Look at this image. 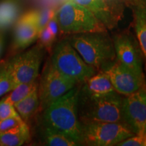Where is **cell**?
<instances>
[{"mask_svg":"<svg viewBox=\"0 0 146 146\" xmlns=\"http://www.w3.org/2000/svg\"><path fill=\"white\" fill-rule=\"evenodd\" d=\"M123 98L115 90L105 94H92L85 91L81 85L78 98L80 123H125L123 116Z\"/></svg>","mask_w":146,"mask_h":146,"instance_id":"1","label":"cell"},{"mask_svg":"<svg viewBox=\"0 0 146 146\" xmlns=\"http://www.w3.org/2000/svg\"><path fill=\"white\" fill-rule=\"evenodd\" d=\"M81 85L78 84L45 109L44 127L58 131L80 144L81 123L78 116V98Z\"/></svg>","mask_w":146,"mask_h":146,"instance_id":"2","label":"cell"},{"mask_svg":"<svg viewBox=\"0 0 146 146\" xmlns=\"http://www.w3.org/2000/svg\"><path fill=\"white\" fill-rule=\"evenodd\" d=\"M66 39L84 61L98 70H106L116 62L112 37L108 31L69 35Z\"/></svg>","mask_w":146,"mask_h":146,"instance_id":"3","label":"cell"},{"mask_svg":"<svg viewBox=\"0 0 146 146\" xmlns=\"http://www.w3.org/2000/svg\"><path fill=\"white\" fill-rule=\"evenodd\" d=\"M60 32L73 35L106 31L108 29L88 9L68 0L56 12Z\"/></svg>","mask_w":146,"mask_h":146,"instance_id":"4","label":"cell"},{"mask_svg":"<svg viewBox=\"0 0 146 146\" xmlns=\"http://www.w3.org/2000/svg\"><path fill=\"white\" fill-rule=\"evenodd\" d=\"M50 61L60 73L78 84H83L98 71L84 61L66 38L55 46Z\"/></svg>","mask_w":146,"mask_h":146,"instance_id":"5","label":"cell"},{"mask_svg":"<svg viewBox=\"0 0 146 146\" xmlns=\"http://www.w3.org/2000/svg\"><path fill=\"white\" fill-rule=\"evenodd\" d=\"M134 135L135 134L131 128L125 123H81L80 144L89 146L116 145Z\"/></svg>","mask_w":146,"mask_h":146,"instance_id":"6","label":"cell"},{"mask_svg":"<svg viewBox=\"0 0 146 146\" xmlns=\"http://www.w3.org/2000/svg\"><path fill=\"white\" fill-rule=\"evenodd\" d=\"M77 84L74 80L60 73L54 68L51 61H48L39 81V108L43 111Z\"/></svg>","mask_w":146,"mask_h":146,"instance_id":"7","label":"cell"},{"mask_svg":"<svg viewBox=\"0 0 146 146\" xmlns=\"http://www.w3.org/2000/svg\"><path fill=\"white\" fill-rule=\"evenodd\" d=\"M45 49L37 43L26 52L7 60L6 64L16 85L38 78Z\"/></svg>","mask_w":146,"mask_h":146,"instance_id":"8","label":"cell"},{"mask_svg":"<svg viewBox=\"0 0 146 146\" xmlns=\"http://www.w3.org/2000/svg\"><path fill=\"white\" fill-rule=\"evenodd\" d=\"M112 40L116 60L137 72L143 74V59L145 57L136 36L127 29L115 34Z\"/></svg>","mask_w":146,"mask_h":146,"instance_id":"9","label":"cell"},{"mask_svg":"<svg viewBox=\"0 0 146 146\" xmlns=\"http://www.w3.org/2000/svg\"><path fill=\"white\" fill-rule=\"evenodd\" d=\"M123 116L124 122L135 134L146 135L145 85L123 98Z\"/></svg>","mask_w":146,"mask_h":146,"instance_id":"10","label":"cell"},{"mask_svg":"<svg viewBox=\"0 0 146 146\" xmlns=\"http://www.w3.org/2000/svg\"><path fill=\"white\" fill-rule=\"evenodd\" d=\"M106 70L114 90L122 96L131 95L145 85L143 74L133 70L117 60Z\"/></svg>","mask_w":146,"mask_h":146,"instance_id":"11","label":"cell"},{"mask_svg":"<svg viewBox=\"0 0 146 146\" xmlns=\"http://www.w3.org/2000/svg\"><path fill=\"white\" fill-rule=\"evenodd\" d=\"M91 11L107 29H114L123 17L124 0H70Z\"/></svg>","mask_w":146,"mask_h":146,"instance_id":"12","label":"cell"},{"mask_svg":"<svg viewBox=\"0 0 146 146\" xmlns=\"http://www.w3.org/2000/svg\"><path fill=\"white\" fill-rule=\"evenodd\" d=\"M38 10H31L16 21L14 29L13 50H23L37 41Z\"/></svg>","mask_w":146,"mask_h":146,"instance_id":"13","label":"cell"},{"mask_svg":"<svg viewBox=\"0 0 146 146\" xmlns=\"http://www.w3.org/2000/svg\"><path fill=\"white\" fill-rule=\"evenodd\" d=\"M133 12V27L144 57L146 56V8L145 1L130 0Z\"/></svg>","mask_w":146,"mask_h":146,"instance_id":"14","label":"cell"},{"mask_svg":"<svg viewBox=\"0 0 146 146\" xmlns=\"http://www.w3.org/2000/svg\"><path fill=\"white\" fill-rule=\"evenodd\" d=\"M81 87L88 92L97 94H105L114 90L106 70H98L94 75L84 82Z\"/></svg>","mask_w":146,"mask_h":146,"instance_id":"15","label":"cell"},{"mask_svg":"<svg viewBox=\"0 0 146 146\" xmlns=\"http://www.w3.org/2000/svg\"><path fill=\"white\" fill-rule=\"evenodd\" d=\"M31 133L28 124L22 125L0 134V146H20L28 143Z\"/></svg>","mask_w":146,"mask_h":146,"instance_id":"16","label":"cell"},{"mask_svg":"<svg viewBox=\"0 0 146 146\" xmlns=\"http://www.w3.org/2000/svg\"><path fill=\"white\" fill-rule=\"evenodd\" d=\"M20 8L17 0L0 1V33L5 31L15 23L19 16Z\"/></svg>","mask_w":146,"mask_h":146,"instance_id":"17","label":"cell"},{"mask_svg":"<svg viewBox=\"0 0 146 146\" xmlns=\"http://www.w3.org/2000/svg\"><path fill=\"white\" fill-rule=\"evenodd\" d=\"M14 106L22 120L25 123L28 124L29 120L31 119L39 108L38 89L14 104Z\"/></svg>","mask_w":146,"mask_h":146,"instance_id":"18","label":"cell"},{"mask_svg":"<svg viewBox=\"0 0 146 146\" xmlns=\"http://www.w3.org/2000/svg\"><path fill=\"white\" fill-rule=\"evenodd\" d=\"M39 87V80L38 78L29 83H21L16 85L10 94L5 96L4 100L12 105L14 106L16 103L23 100L26 97L32 94L34 91L36 90Z\"/></svg>","mask_w":146,"mask_h":146,"instance_id":"19","label":"cell"},{"mask_svg":"<svg viewBox=\"0 0 146 146\" xmlns=\"http://www.w3.org/2000/svg\"><path fill=\"white\" fill-rule=\"evenodd\" d=\"M43 137L47 145L50 146H76L78 144L58 131L52 130L49 128L44 127Z\"/></svg>","mask_w":146,"mask_h":146,"instance_id":"20","label":"cell"},{"mask_svg":"<svg viewBox=\"0 0 146 146\" xmlns=\"http://www.w3.org/2000/svg\"><path fill=\"white\" fill-rule=\"evenodd\" d=\"M16 87L13 78L7 66L6 62L0 63V97L10 92Z\"/></svg>","mask_w":146,"mask_h":146,"instance_id":"21","label":"cell"},{"mask_svg":"<svg viewBox=\"0 0 146 146\" xmlns=\"http://www.w3.org/2000/svg\"><path fill=\"white\" fill-rule=\"evenodd\" d=\"M56 39V38L54 37L50 30L45 27L39 32L37 43L41 45L45 50L50 52Z\"/></svg>","mask_w":146,"mask_h":146,"instance_id":"22","label":"cell"},{"mask_svg":"<svg viewBox=\"0 0 146 146\" xmlns=\"http://www.w3.org/2000/svg\"><path fill=\"white\" fill-rule=\"evenodd\" d=\"M56 11L52 8H45L38 10V24L37 29L39 32L45 28L52 18L54 17Z\"/></svg>","mask_w":146,"mask_h":146,"instance_id":"23","label":"cell"},{"mask_svg":"<svg viewBox=\"0 0 146 146\" xmlns=\"http://www.w3.org/2000/svg\"><path fill=\"white\" fill-rule=\"evenodd\" d=\"M25 122L20 116H12L0 120V134L8 131L13 128L22 125Z\"/></svg>","mask_w":146,"mask_h":146,"instance_id":"24","label":"cell"},{"mask_svg":"<svg viewBox=\"0 0 146 146\" xmlns=\"http://www.w3.org/2000/svg\"><path fill=\"white\" fill-rule=\"evenodd\" d=\"M16 116H19V114L16 112L15 108L3 98L0 100V120Z\"/></svg>","mask_w":146,"mask_h":146,"instance_id":"25","label":"cell"},{"mask_svg":"<svg viewBox=\"0 0 146 146\" xmlns=\"http://www.w3.org/2000/svg\"><path fill=\"white\" fill-rule=\"evenodd\" d=\"M117 146H145L146 135H134L116 144Z\"/></svg>","mask_w":146,"mask_h":146,"instance_id":"26","label":"cell"},{"mask_svg":"<svg viewBox=\"0 0 146 146\" xmlns=\"http://www.w3.org/2000/svg\"><path fill=\"white\" fill-rule=\"evenodd\" d=\"M46 27L50 30V31L52 33V34L54 35V37L57 38L58 35L60 32V30L56 16L54 15V17L49 21V23H47V25H46Z\"/></svg>","mask_w":146,"mask_h":146,"instance_id":"27","label":"cell"},{"mask_svg":"<svg viewBox=\"0 0 146 146\" xmlns=\"http://www.w3.org/2000/svg\"><path fill=\"white\" fill-rule=\"evenodd\" d=\"M3 36L1 33H0V56H1V52H2V48H3Z\"/></svg>","mask_w":146,"mask_h":146,"instance_id":"28","label":"cell"},{"mask_svg":"<svg viewBox=\"0 0 146 146\" xmlns=\"http://www.w3.org/2000/svg\"><path fill=\"white\" fill-rule=\"evenodd\" d=\"M143 1H145V0H143Z\"/></svg>","mask_w":146,"mask_h":146,"instance_id":"29","label":"cell"}]
</instances>
